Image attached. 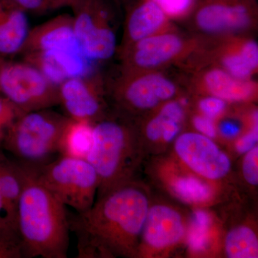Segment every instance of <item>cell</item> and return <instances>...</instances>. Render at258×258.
<instances>
[{
	"label": "cell",
	"instance_id": "6da1fadb",
	"mask_svg": "<svg viewBox=\"0 0 258 258\" xmlns=\"http://www.w3.org/2000/svg\"><path fill=\"white\" fill-rule=\"evenodd\" d=\"M89 210L70 217L80 251L90 255L125 254L143 230L149 205L140 190L120 184Z\"/></svg>",
	"mask_w": 258,
	"mask_h": 258
},
{
	"label": "cell",
	"instance_id": "7a4b0ae2",
	"mask_svg": "<svg viewBox=\"0 0 258 258\" xmlns=\"http://www.w3.org/2000/svg\"><path fill=\"white\" fill-rule=\"evenodd\" d=\"M19 163L23 187L16 227L25 257H67L70 227L66 206L37 179L32 166Z\"/></svg>",
	"mask_w": 258,
	"mask_h": 258
},
{
	"label": "cell",
	"instance_id": "3957f363",
	"mask_svg": "<svg viewBox=\"0 0 258 258\" xmlns=\"http://www.w3.org/2000/svg\"><path fill=\"white\" fill-rule=\"evenodd\" d=\"M69 117L50 108L23 113L10 126L3 148L19 162L40 166L59 154L61 136Z\"/></svg>",
	"mask_w": 258,
	"mask_h": 258
},
{
	"label": "cell",
	"instance_id": "277c9868",
	"mask_svg": "<svg viewBox=\"0 0 258 258\" xmlns=\"http://www.w3.org/2000/svg\"><path fill=\"white\" fill-rule=\"evenodd\" d=\"M205 41L176 27L159 32L117 52L120 73L165 70L172 66L184 68L201 50Z\"/></svg>",
	"mask_w": 258,
	"mask_h": 258
},
{
	"label": "cell",
	"instance_id": "5b68a950",
	"mask_svg": "<svg viewBox=\"0 0 258 258\" xmlns=\"http://www.w3.org/2000/svg\"><path fill=\"white\" fill-rule=\"evenodd\" d=\"M30 166L37 179L64 206L79 213L93 206L99 181L86 159L60 155L46 164Z\"/></svg>",
	"mask_w": 258,
	"mask_h": 258
},
{
	"label": "cell",
	"instance_id": "8992f818",
	"mask_svg": "<svg viewBox=\"0 0 258 258\" xmlns=\"http://www.w3.org/2000/svg\"><path fill=\"white\" fill-rule=\"evenodd\" d=\"M256 0H200L189 18L190 33L210 40L251 35L257 26Z\"/></svg>",
	"mask_w": 258,
	"mask_h": 258
},
{
	"label": "cell",
	"instance_id": "52a82bcc",
	"mask_svg": "<svg viewBox=\"0 0 258 258\" xmlns=\"http://www.w3.org/2000/svg\"><path fill=\"white\" fill-rule=\"evenodd\" d=\"M111 4L109 0H72L69 6L80 48L93 63L106 62L117 53Z\"/></svg>",
	"mask_w": 258,
	"mask_h": 258
},
{
	"label": "cell",
	"instance_id": "ba28073f",
	"mask_svg": "<svg viewBox=\"0 0 258 258\" xmlns=\"http://www.w3.org/2000/svg\"><path fill=\"white\" fill-rule=\"evenodd\" d=\"M130 128L120 120L103 118L93 125V138L86 160L98 174V186L106 192L120 185L126 172Z\"/></svg>",
	"mask_w": 258,
	"mask_h": 258
},
{
	"label": "cell",
	"instance_id": "9c48e42d",
	"mask_svg": "<svg viewBox=\"0 0 258 258\" xmlns=\"http://www.w3.org/2000/svg\"><path fill=\"white\" fill-rule=\"evenodd\" d=\"M0 94L23 113L59 105L58 86L24 60L4 59L0 66Z\"/></svg>",
	"mask_w": 258,
	"mask_h": 258
},
{
	"label": "cell",
	"instance_id": "30bf717a",
	"mask_svg": "<svg viewBox=\"0 0 258 258\" xmlns=\"http://www.w3.org/2000/svg\"><path fill=\"white\" fill-rule=\"evenodd\" d=\"M164 70L120 73L111 88L117 105L126 111H145L174 99L179 82Z\"/></svg>",
	"mask_w": 258,
	"mask_h": 258
},
{
	"label": "cell",
	"instance_id": "8fae6325",
	"mask_svg": "<svg viewBox=\"0 0 258 258\" xmlns=\"http://www.w3.org/2000/svg\"><path fill=\"white\" fill-rule=\"evenodd\" d=\"M212 64L234 77L251 80L258 70V44L251 35H236L206 40L202 50L191 60L188 71Z\"/></svg>",
	"mask_w": 258,
	"mask_h": 258
},
{
	"label": "cell",
	"instance_id": "7c38bea8",
	"mask_svg": "<svg viewBox=\"0 0 258 258\" xmlns=\"http://www.w3.org/2000/svg\"><path fill=\"white\" fill-rule=\"evenodd\" d=\"M59 105L71 119L91 123L104 118L106 86L99 73L71 78L58 86Z\"/></svg>",
	"mask_w": 258,
	"mask_h": 258
},
{
	"label": "cell",
	"instance_id": "4fadbf2b",
	"mask_svg": "<svg viewBox=\"0 0 258 258\" xmlns=\"http://www.w3.org/2000/svg\"><path fill=\"white\" fill-rule=\"evenodd\" d=\"M175 150L186 165L208 179H220L230 171V159L210 138L203 134H181L176 139Z\"/></svg>",
	"mask_w": 258,
	"mask_h": 258
},
{
	"label": "cell",
	"instance_id": "5bb4252c",
	"mask_svg": "<svg viewBox=\"0 0 258 258\" xmlns=\"http://www.w3.org/2000/svg\"><path fill=\"white\" fill-rule=\"evenodd\" d=\"M187 83L197 91L227 102L250 101L257 96V83L253 79L234 77L216 66L206 64L190 70Z\"/></svg>",
	"mask_w": 258,
	"mask_h": 258
},
{
	"label": "cell",
	"instance_id": "9a60e30c",
	"mask_svg": "<svg viewBox=\"0 0 258 258\" xmlns=\"http://www.w3.org/2000/svg\"><path fill=\"white\" fill-rule=\"evenodd\" d=\"M174 28V23L152 0H136L127 12L123 37L117 52L139 40Z\"/></svg>",
	"mask_w": 258,
	"mask_h": 258
},
{
	"label": "cell",
	"instance_id": "2e32d148",
	"mask_svg": "<svg viewBox=\"0 0 258 258\" xmlns=\"http://www.w3.org/2000/svg\"><path fill=\"white\" fill-rule=\"evenodd\" d=\"M23 60L32 64L59 86L76 76L96 72L93 62L82 53L68 50H47L23 54Z\"/></svg>",
	"mask_w": 258,
	"mask_h": 258
},
{
	"label": "cell",
	"instance_id": "e0dca14e",
	"mask_svg": "<svg viewBox=\"0 0 258 258\" xmlns=\"http://www.w3.org/2000/svg\"><path fill=\"white\" fill-rule=\"evenodd\" d=\"M47 50H68L82 53L75 34L72 15H57L30 29L20 55Z\"/></svg>",
	"mask_w": 258,
	"mask_h": 258
},
{
	"label": "cell",
	"instance_id": "ac0fdd59",
	"mask_svg": "<svg viewBox=\"0 0 258 258\" xmlns=\"http://www.w3.org/2000/svg\"><path fill=\"white\" fill-rule=\"evenodd\" d=\"M143 231L147 243L154 248L161 249L176 243L181 238L184 225L176 210L157 205L148 211Z\"/></svg>",
	"mask_w": 258,
	"mask_h": 258
},
{
	"label": "cell",
	"instance_id": "d6986e66",
	"mask_svg": "<svg viewBox=\"0 0 258 258\" xmlns=\"http://www.w3.org/2000/svg\"><path fill=\"white\" fill-rule=\"evenodd\" d=\"M30 30L27 13L10 0H0V57L20 55Z\"/></svg>",
	"mask_w": 258,
	"mask_h": 258
},
{
	"label": "cell",
	"instance_id": "ffe728a7",
	"mask_svg": "<svg viewBox=\"0 0 258 258\" xmlns=\"http://www.w3.org/2000/svg\"><path fill=\"white\" fill-rule=\"evenodd\" d=\"M186 98L179 101L166 102L159 112L146 125V135L149 140L156 142L162 139L171 142L177 137L184 118V107L187 105Z\"/></svg>",
	"mask_w": 258,
	"mask_h": 258
},
{
	"label": "cell",
	"instance_id": "44dd1931",
	"mask_svg": "<svg viewBox=\"0 0 258 258\" xmlns=\"http://www.w3.org/2000/svg\"><path fill=\"white\" fill-rule=\"evenodd\" d=\"M93 123L69 118L59 144V156L86 159L93 138Z\"/></svg>",
	"mask_w": 258,
	"mask_h": 258
},
{
	"label": "cell",
	"instance_id": "7402d4cb",
	"mask_svg": "<svg viewBox=\"0 0 258 258\" xmlns=\"http://www.w3.org/2000/svg\"><path fill=\"white\" fill-rule=\"evenodd\" d=\"M23 187V174L18 161L8 159L0 152V189L16 223L17 207Z\"/></svg>",
	"mask_w": 258,
	"mask_h": 258
},
{
	"label": "cell",
	"instance_id": "603a6c76",
	"mask_svg": "<svg viewBox=\"0 0 258 258\" xmlns=\"http://www.w3.org/2000/svg\"><path fill=\"white\" fill-rule=\"evenodd\" d=\"M225 250L227 256L231 258L257 257V236L248 227H236L226 237Z\"/></svg>",
	"mask_w": 258,
	"mask_h": 258
},
{
	"label": "cell",
	"instance_id": "cb8c5ba5",
	"mask_svg": "<svg viewBox=\"0 0 258 258\" xmlns=\"http://www.w3.org/2000/svg\"><path fill=\"white\" fill-rule=\"evenodd\" d=\"M172 187L176 195L186 203H203L212 195L210 186L194 176L179 178L174 181Z\"/></svg>",
	"mask_w": 258,
	"mask_h": 258
},
{
	"label": "cell",
	"instance_id": "d4e9b609",
	"mask_svg": "<svg viewBox=\"0 0 258 258\" xmlns=\"http://www.w3.org/2000/svg\"><path fill=\"white\" fill-rule=\"evenodd\" d=\"M210 225L208 212L201 210L194 212L188 234V244L194 252H203L208 247Z\"/></svg>",
	"mask_w": 258,
	"mask_h": 258
},
{
	"label": "cell",
	"instance_id": "484cf974",
	"mask_svg": "<svg viewBox=\"0 0 258 258\" xmlns=\"http://www.w3.org/2000/svg\"><path fill=\"white\" fill-rule=\"evenodd\" d=\"M171 21H186L200 0H152Z\"/></svg>",
	"mask_w": 258,
	"mask_h": 258
},
{
	"label": "cell",
	"instance_id": "4316f807",
	"mask_svg": "<svg viewBox=\"0 0 258 258\" xmlns=\"http://www.w3.org/2000/svg\"><path fill=\"white\" fill-rule=\"evenodd\" d=\"M25 13L44 15L70 6L72 0H10Z\"/></svg>",
	"mask_w": 258,
	"mask_h": 258
},
{
	"label": "cell",
	"instance_id": "83f0119b",
	"mask_svg": "<svg viewBox=\"0 0 258 258\" xmlns=\"http://www.w3.org/2000/svg\"><path fill=\"white\" fill-rule=\"evenodd\" d=\"M23 245L16 232L0 227V258H24Z\"/></svg>",
	"mask_w": 258,
	"mask_h": 258
},
{
	"label": "cell",
	"instance_id": "f1b7e54d",
	"mask_svg": "<svg viewBox=\"0 0 258 258\" xmlns=\"http://www.w3.org/2000/svg\"><path fill=\"white\" fill-rule=\"evenodd\" d=\"M23 113L9 100L0 94V149L3 148L10 126Z\"/></svg>",
	"mask_w": 258,
	"mask_h": 258
},
{
	"label": "cell",
	"instance_id": "f546056e",
	"mask_svg": "<svg viewBox=\"0 0 258 258\" xmlns=\"http://www.w3.org/2000/svg\"><path fill=\"white\" fill-rule=\"evenodd\" d=\"M227 103L218 97L205 95L199 100L198 105L202 114L214 120L225 111Z\"/></svg>",
	"mask_w": 258,
	"mask_h": 258
},
{
	"label": "cell",
	"instance_id": "4dcf8cb0",
	"mask_svg": "<svg viewBox=\"0 0 258 258\" xmlns=\"http://www.w3.org/2000/svg\"><path fill=\"white\" fill-rule=\"evenodd\" d=\"M258 147L257 146L245 154L242 164V172L246 181L253 186L258 184Z\"/></svg>",
	"mask_w": 258,
	"mask_h": 258
},
{
	"label": "cell",
	"instance_id": "1f68e13d",
	"mask_svg": "<svg viewBox=\"0 0 258 258\" xmlns=\"http://www.w3.org/2000/svg\"><path fill=\"white\" fill-rule=\"evenodd\" d=\"M257 119L258 118L254 120L250 132L239 139L236 143V149L240 154H246L256 147L258 141Z\"/></svg>",
	"mask_w": 258,
	"mask_h": 258
},
{
	"label": "cell",
	"instance_id": "d6a6232c",
	"mask_svg": "<svg viewBox=\"0 0 258 258\" xmlns=\"http://www.w3.org/2000/svg\"><path fill=\"white\" fill-rule=\"evenodd\" d=\"M192 123L194 126L200 134L210 139L215 138L216 136V128L213 119L203 114L196 115L194 116Z\"/></svg>",
	"mask_w": 258,
	"mask_h": 258
},
{
	"label": "cell",
	"instance_id": "836d02e7",
	"mask_svg": "<svg viewBox=\"0 0 258 258\" xmlns=\"http://www.w3.org/2000/svg\"><path fill=\"white\" fill-rule=\"evenodd\" d=\"M0 227L18 233L16 223L5 203L4 198L2 195L1 189H0Z\"/></svg>",
	"mask_w": 258,
	"mask_h": 258
},
{
	"label": "cell",
	"instance_id": "e575fe53",
	"mask_svg": "<svg viewBox=\"0 0 258 258\" xmlns=\"http://www.w3.org/2000/svg\"><path fill=\"white\" fill-rule=\"evenodd\" d=\"M218 128L220 134L229 139L237 137L241 131L240 123L232 120H222L219 124Z\"/></svg>",
	"mask_w": 258,
	"mask_h": 258
},
{
	"label": "cell",
	"instance_id": "d590c367",
	"mask_svg": "<svg viewBox=\"0 0 258 258\" xmlns=\"http://www.w3.org/2000/svg\"><path fill=\"white\" fill-rule=\"evenodd\" d=\"M109 1L111 2L112 4L116 5V6H120V5L126 3L128 0H109Z\"/></svg>",
	"mask_w": 258,
	"mask_h": 258
},
{
	"label": "cell",
	"instance_id": "8d00e7d4",
	"mask_svg": "<svg viewBox=\"0 0 258 258\" xmlns=\"http://www.w3.org/2000/svg\"><path fill=\"white\" fill-rule=\"evenodd\" d=\"M5 58H3V57H0V66H1L2 63H3V60H4Z\"/></svg>",
	"mask_w": 258,
	"mask_h": 258
}]
</instances>
